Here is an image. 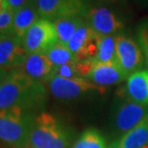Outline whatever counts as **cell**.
<instances>
[{"mask_svg":"<svg viewBox=\"0 0 148 148\" xmlns=\"http://www.w3.org/2000/svg\"><path fill=\"white\" fill-rule=\"evenodd\" d=\"M116 144L119 148H143L148 144V118L123 134Z\"/></svg>","mask_w":148,"mask_h":148,"instance_id":"cell-16","label":"cell"},{"mask_svg":"<svg viewBox=\"0 0 148 148\" xmlns=\"http://www.w3.org/2000/svg\"><path fill=\"white\" fill-rule=\"evenodd\" d=\"M115 43L116 61L124 74L129 77L140 71L145 60L138 42L123 34H116Z\"/></svg>","mask_w":148,"mask_h":148,"instance_id":"cell-7","label":"cell"},{"mask_svg":"<svg viewBox=\"0 0 148 148\" xmlns=\"http://www.w3.org/2000/svg\"><path fill=\"white\" fill-rule=\"evenodd\" d=\"M47 97L44 85L30 77L21 68L9 73L0 86V110L14 107L33 112L45 104Z\"/></svg>","mask_w":148,"mask_h":148,"instance_id":"cell-1","label":"cell"},{"mask_svg":"<svg viewBox=\"0 0 148 148\" xmlns=\"http://www.w3.org/2000/svg\"><path fill=\"white\" fill-rule=\"evenodd\" d=\"M15 12L8 5L6 0H4V8L0 12V34H14V18Z\"/></svg>","mask_w":148,"mask_h":148,"instance_id":"cell-21","label":"cell"},{"mask_svg":"<svg viewBox=\"0 0 148 148\" xmlns=\"http://www.w3.org/2000/svg\"><path fill=\"white\" fill-rule=\"evenodd\" d=\"M126 92L131 100L148 106V71L140 70L129 75Z\"/></svg>","mask_w":148,"mask_h":148,"instance_id":"cell-15","label":"cell"},{"mask_svg":"<svg viewBox=\"0 0 148 148\" xmlns=\"http://www.w3.org/2000/svg\"><path fill=\"white\" fill-rule=\"evenodd\" d=\"M45 55L48 56L55 67L77 62L74 55L70 52L68 47L60 43H56L45 53Z\"/></svg>","mask_w":148,"mask_h":148,"instance_id":"cell-19","label":"cell"},{"mask_svg":"<svg viewBox=\"0 0 148 148\" xmlns=\"http://www.w3.org/2000/svg\"><path fill=\"white\" fill-rule=\"evenodd\" d=\"M143 148H148V144H147V145H145V146H144V147H143Z\"/></svg>","mask_w":148,"mask_h":148,"instance_id":"cell-30","label":"cell"},{"mask_svg":"<svg viewBox=\"0 0 148 148\" xmlns=\"http://www.w3.org/2000/svg\"><path fill=\"white\" fill-rule=\"evenodd\" d=\"M53 23L58 34V43L67 46L75 31L85 23V19L81 16H63L56 18Z\"/></svg>","mask_w":148,"mask_h":148,"instance_id":"cell-17","label":"cell"},{"mask_svg":"<svg viewBox=\"0 0 148 148\" xmlns=\"http://www.w3.org/2000/svg\"><path fill=\"white\" fill-rule=\"evenodd\" d=\"M4 8V0H0V12Z\"/></svg>","mask_w":148,"mask_h":148,"instance_id":"cell-26","label":"cell"},{"mask_svg":"<svg viewBox=\"0 0 148 148\" xmlns=\"http://www.w3.org/2000/svg\"><path fill=\"white\" fill-rule=\"evenodd\" d=\"M96 62H118L116 55L115 36H97V53L95 58Z\"/></svg>","mask_w":148,"mask_h":148,"instance_id":"cell-18","label":"cell"},{"mask_svg":"<svg viewBox=\"0 0 148 148\" xmlns=\"http://www.w3.org/2000/svg\"><path fill=\"white\" fill-rule=\"evenodd\" d=\"M34 119L33 112L18 107L0 110V143L11 148L29 145Z\"/></svg>","mask_w":148,"mask_h":148,"instance_id":"cell-2","label":"cell"},{"mask_svg":"<svg viewBox=\"0 0 148 148\" xmlns=\"http://www.w3.org/2000/svg\"><path fill=\"white\" fill-rule=\"evenodd\" d=\"M72 148H107L104 138L95 129L84 131Z\"/></svg>","mask_w":148,"mask_h":148,"instance_id":"cell-20","label":"cell"},{"mask_svg":"<svg viewBox=\"0 0 148 148\" xmlns=\"http://www.w3.org/2000/svg\"><path fill=\"white\" fill-rule=\"evenodd\" d=\"M21 69L33 79L48 82L53 75L55 66L45 53H29Z\"/></svg>","mask_w":148,"mask_h":148,"instance_id":"cell-13","label":"cell"},{"mask_svg":"<svg viewBox=\"0 0 148 148\" xmlns=\"http://www.w3.org/2000/svg\"><path fill=\"white\" fill-rule=\"evenodd\" d=\"M67 47L77 61L95 58L97 53V34L85 22L72 36Z\"/></svg>","mask_w":148,"mask_h":148,"instance_id":"cell-9","label":"cell"},{"mask_svg":"<svg viewBox=\"0 0 148 148\" xmlns=\"http://www.w3.org/2000/svg\"><path fill=\"white\" fill-rule=\"evenodd\" d=\"M27 56L23 41L14 34L0 36V68L9 72L19 69Z\"/></svg>","mask_w":148,"mask_h":148,"instance_id":"cell-10","label":"cell"},{"mask_svg":"<svg viewBox=\"0 0 148 148\" xmlns=\"http://www.w3.org/2000/svg\"><path fill=\"white\" fill-rule=\"evenodd\" d=\"M99 86L107 87L109 85L119 84L126 79L128 77L119 67L118 62H96L95 65L86 77Z\"/></svg>","mask_w":148,"mask_h":148,"instance_id":"cell-12","label":"cell"},{"mask_svg":"<svg viewBox=\"0 0 148 148\" xmlns=\"http://www.w3.org/2000/svg\"><path fill=\"white\" fill-rule=\"evenodd\" d=\"M29 144L34 148H70L71 137L55 116L41 112L34 119Z\"/></svg>","mask_w":148,"mask_h":148,"instance_id":"cell-3","label":"cell"},{"mask_svg":"<svg viewBox=\"0 0 148 148\" xmlns=\"http://www.w3.org/2000/svg\"><path fill=\"white\" fill-rule=\"evenodd\" d=\"M148 118V106L129 100L119 107L115 116V125L122 133H127Z\"/></svg>","mask_w":148,"mask_h":148,"instance_id":"cell-11","label":"cell"},{"mask_svg":"<svg viewBox=\"0 0 148 148\" xmlns=\"http://www.w3.org/2000/svg\"><path fill=\"white\" fill-rule=\"evenodd\" d=\"M0 36H1V34H0Z\"/></svg>","mask_w":148,"mask_h":148,"instance_id":"cell-32","label":"cell"},{"mask_svg":"<svg viewBox=\"0 0 148 148\" xmlns=\"http://www.w3.org/2000/svg\"><path fill=\"white\" fill-rule=\"evenodd\" d=\"M112 1H115V0H112Z\"/></svg>","mask_w":148,"mask_h":148,"instance_id":"cell-31","label":"cell"},{"mask_svg":"<svg viewBox=\"0 0 148 148\" xmlns=\"http://www.w3.org/2000/svg\"><path fill=\"white\" fill-rule=\"evenodd\" d=\"M9 73H10L9 71L5 70V69H3V68H0V86H1L2 83L4 82V80L7 78Z\"/></svg>","mask_w":148,"mask_h":148,"instance_id":"cell-25","label":"cell"},{"mask_svg":"<svg viewBox=\"0 0 148 148\" xmlns=\"http://www.w3.org/2000/svg\"><path fill=\"white\" fill-rule=\"evenodd\" d=\"M39 17L50 21L63 16L84 17L89 10L88 0H36Z\"/></svg>","mask_w":148,"mask_h":148,"instance_id":"cell-6","label":"cell"},{"mask_svg":"<svg viewBox=\"0 0 148 148\" xmlns=\"http://www.w3.org/2000/svg\"><path fill=\"white\" fill-rule=\"evenodd\" d=\"M75 63L65 64L61 66H58L55 67L53 75H58V77H78L75 72Z\"/></svg>","mask_w":148,"mask_h":148,"instance_id":"cell-23","label":"cell"},{"mask_svg":"<svg viewBox=\"0 0 148 148\" xmlns=\"http://www.w3.org/2000/svg\"><path fill=\"white\" fill-rule=\"evenodd\" d=\"M27 53H45L58 43V34L52 21L39 18L22 39Z\"/></svg>","mask_w":148,"mask_h":148,"instance_id":"cell-5","label":"cell"},{"mask_svg":"<svg viewBox=\"0 0 148 148\" xmlns=\"http://www.w3.org/2000/svg\"><path fill=\"white\" fill-rule=\"evenodd\" d=\"M85 22L97 36H116L122 30L123 24L110 9L106 7H92L85 14Z\"/></svg>","mask_w":148,"mask_h":148,"instance_id":"cell-8","label":"cell"},{"mask_svg":"<svg viewBox=\"0 0 148 148\" xmlns=\"http://www.w3.org/2000/svg\"><path fill=\"white\" fill-rule=\"evenodd\" d=\"M6 1H7L8 5L15 12V11H17L18 9H20L23 7V6L26 5L30 0H6Z\"/></svg>","mask_w":148,"mask_h":148,"instance_id":"cell-24","label":"cell"},{"mask_svg":"<svg viewBox=\"0 0 148 148\" xmlns=\"http://www.w3.org/2000/svg\"><path fill=\"white\" fill-rule=\"evenodd\" d=\"M108 148H119V147L118 146V144H116V143H112L111 145H110Z\"/></svg>","mask_w":148,"mask_h":148,"instance_id":"cell-27","label":"cell"},{"mask_svg":"<svg viewBox=\"0 0 148 148\" xmlns=\"http://www.w3.org/2000/svg\"><path fill=\"white\" fill-rule=\"evenodd\" d=\"M22 148H34V147H33V146H31L30 144L29 145H27V146H25V147H22Z\"/></svg>","mask_w":148,"mask_h":148,"instance_id":"cell-29","label":"cell"},{"mask_svg":"<svg viewBox=\"0 0 148 148\" xmlns=\"http://www.w3.org/2000/svg\"><path fill=\"white\" fill-rule=\"evenodd\" d=\"M138 3H148V0H136Z\"/></svg>","mask_w":148,"mask_h":148,"instance_id":"cell-28","label":"cell"},{"mask_svg":"<svg viewBox=\"0 0 148 148\" xmlns=\"http://www.w3.org/2000/svg\"><path fill=\"white\" fill-rule=\"evenodd\" d=\"M137 36L148 71V20H144L138 24L137 29Z\"/></svg>","mask_w":148,"mask_h":148,"instance_id":"cell-22","label":"cell"},{"mask_svg":"<svg viewBox=\"0 0 148 148\" xmlns=\"http://www.w3.org/2000/svg\"><path fill=\"white\" fill-rule=\"evenodd\" d=\"M37 12L36 1L30 0L26 5L15 11L14 18V34L19 38L23 39L24 36L36 22L39 19Z\"/></svg>","mask_w":148,"mask_h":148,"instance_id":"cell-14","label":"cell"},{"mask_svg":"<svg viewBox=\"0 0 148 148\" xmlns=\"http://www.w3.org/2000/svg\"><path fill=\"white\" fill-rule=\"evenodd\" d=\"M49 90L58 99H75L88 93H105L106 88L99 86L85 77H62L53 75L48 81Z\"/></svg>","mask_w":148,"mask_h":148,"instance_id":"cell-4","label":"cell"}]
</instances>
